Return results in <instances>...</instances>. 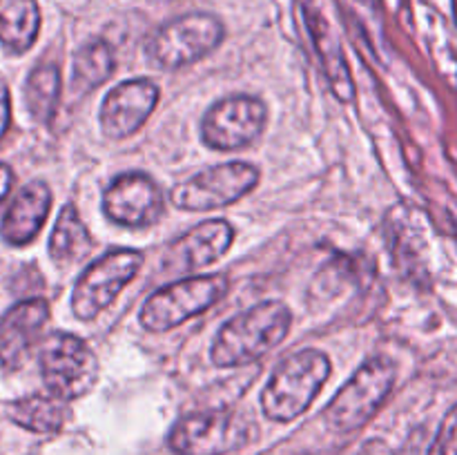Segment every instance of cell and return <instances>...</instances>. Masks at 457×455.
<instances>
[{
	"label": "cell",
	"instance_id": "6da1fadb",
	"mask_svg": "<svg viewBox=\"0 0 457 455\" xmlns=\"http://www.w3.org/2000/svg\"><path fill=\"white\" fill-rule=\"evenodd\" d=\"M293 312L279 299L254 303L221 326L210 348V361L217 368H241L254 364L279 346L290 333Z\"/></svg>",
	"mask_w": 457,
	"mask_h": 455
},
{
	"label": "cell",
	"instance_id": "7a4b0ae2",
	"mask_svg": "<svg viewBox=\"0 0 457 455\" xmlns=\"http://www.w3.org/2000/svg\"><path fill=\"white\" fill-rule=\"evenodd\" d=\"M330 370L333 364L328 355L315 348L284 357L262 391L263 415L272 422H293L315 401L328 382Z\"/></svg>",
	"mask_w": 457,
	"mask_h": 455
},
{
	"label": "cell",
	"instance_id": "3957f363",
	"mask_svg": "<svg viewBox=\"0 0 457 455\" xmlns=\"http://www.w3.org/2000/svg\"><path fill=\"white\" fill-rule=\"evenodd\" d=\"M226 40V25L208 12H190L161 25L145 43V58L156 70L174 71L199 62Z\"/></svg>",
	"mask_w": 457,
	"mask_h": 455
},
{
	"label": "cell",
	"instance_id": "277c9868",
	"mask_svg": "<svg viewBox=\"0 0 457 455\" xmlns=\"http://www.w3.org/2000/svg\"><path fill=\"white\" fill-rule=\"evenodd\" d=\"M395 375V364L388 357L366 360L326 406L324 419L330 431L353 433L366 426L391 395Z\"/></svg>",
	"mask_w": 457,
	"mask_h": 455
},
{
	"label": "cell",
	"instance_id": "5b68a950",
	"mask_svg": "<svg viewBox=\"0 0 457 455\" xmlns=\"http://www.w3.org/2000/svg\"><path fill=\"white\" fill-rule=\"evenodd\" d=\"M228 290L230 279L226 275H199L172 281L145 299L138 321L147 333H168L221 302Z\"/></svg>",
	"mask_w": 457,
	"mask_h": 455
},
{
	"label": "cell",
	"instance_id": "8992f818",
	"mask_svg": "<svg viewBox=\"0 0 457 455\" xmlns=\"http://www.w3.org/2000/svg\"><path fill=\"white\" fill-rule=\"evenodd\" d=\"M143 254L132 248H116L89 263L71 290V312L76 319L92 321L116 302L129 281L138 275Z\"/></svg>",
	"mask_w": 457,
	"mask_h": 455
},
{
	"label": "cell",
	"instance_id": "52a82bcc",
	"mask_svg": "<svg viewBox=\"0 0 457 455\" xmlns=\"http://www.w3.org/2000/svg\"><path fill=\"white\" fill-rule=\"evenodd\" d=\"M257 165L245 161H230L205 168L177 183L170 192V201L186 212H205L237 203L259 186Z\"/></svg>",
	"mask_w": 457,
	"mask_h": 455
},
{
	"label": "cell",
	"instance_id": "ba28073f",
	"mask_svg": "<svg viewBox=\"0 0 457 455\" xmlns=\"http://www.w3.org/2000/svg\"><path fill=\"white\" fill-rule=\"evenodd\" d=\"M40 375L52 395L79 400L96 384L98 360L83 339L58 330L40 343Z\"/></svg>",
	"mask_w": 457,
	"mask_h": 455
},
{
	"label": "cell",
	"instance_id": "9c48e42d",
	"mask_svg": "<svg viewBox=\"0 0 457 455\" xmlns=\"http://www.w3.org/2000/svg\"><path fill=\"white\" fill-rule=\"evenodd\" d=\"M250 440V422L235 410H204L179 419L168 435L177 455H228Z\"/></svg>",
	"mask_w": 457,
	"mask_h": 455
},
{
	"label": "cell",
	"instance_id": "30bf717a",
	"mask_svg": "<svg viewBox=\"0 0 457 455\" xmlns=\"http://www.w3.org/2000/svg\"><path fill=\"white\" fill-rule=\"evenodd\" d=\"M266 103L248 94H232L208 107L201 119V138L217 152H235L257 141L266 129Z\"/></svg>",
	"mask_w": 457,
	"mask_h": 455
},
{
	"label": "cell",
	"instance_id": "8fae6325",
	"mask_svg": "<svg viewBox=\"0 0 457 455\" xmlns=\"http://www.w3.org/2000/svg\"><path fill=\"white\" fill-rule=\"evenodd\" d=\"M163 192L145 172H125L107 186L103 212L123 228H152L163 217Z\"/></svg>",
	"mask_w": 457,
	"mask_h": 455
},
{
	"label": "cell",
	"instance_id": "7c38bea8",
	"mask_svg": "<svg viewBox=\"0 0 457 455\" xmlns=\"http://www.w3.org/2000/svg\"><path fill=\"white\" fill-rule=\"evenodd\" d=\"M159 96V85L152 79H129L114 85L98 110L103 136L123 141L137 134L154 112Z\"/></svg>",
	"mask_w": 457,
	"mask_h": 455
},
{
	"label": "cell",
	"instance_id": "4fadbf2b",
	"mask_svg": "<svg viewBox=\"0 0 457 455\" xmlns=\"http://www.w3.org/2000/svg\"><path fill=\"white\" fill-rule=\"evenodd\" d=\"M299 7H302L303 25H306L308 36H311V43L315 47L321 71H324L326 80H328L330 92L335 94V98H339V101L348 105V103L355 101L357 92L337 31L333 29L324 12L317 7V0H299Z\"/></svg>",
	"mask_w": 457,
	"mask_h": 455
},
{
	"label": "cell",
	"instance_id": "5bb4252c",
	"mask_svg": "<svg viewBox=\"0 0 457 455\" xmlns=\"http://www.w3.org/2000/svg\"><path fill=\"white\" fill-rule=\"evenodd\" d=\"M235 241V228L226 219H210L199 223L170 245L163 263L168 270L190 272L219 261Z\"/></svg>",
	"mask_w": 457,
	"mask_h": 455
},
{
	"label": "cell",
	"instance_id": "9a60e30c",
	"mask_svg": "<svg viewBox=\"0 0 457 455\" xmlns=\"http://www.w3.org/2000/svg\"><path fill=\"white\" fill-rule=\"evenodd\" d=\"M47 319L49 303L40 297L25 299L9 308L0 321V364L4 370H18L25 364Z\"/></svg>",
	"mask_w": 457,
	"mask_h": 455
},
{
	"label": "cell",
	"instance_id": "2e32d148",
	"mask_svg": "<svg viewBox=\"0 0 457 455\" xmlns=\"http://www.w3.org/2000/svg\"><path fill=\"white\" fill-rule=\"evenodd\" d=\"M49 208H52V192H49L47 183H27L4 214L3 230H0L3 239L18 248L31 244L47 221Z\"/></svg>",
	"mask_w": 457,
	"mask_h": 455
},
{
	"label": "cell",
	"instance_id": "e0dca14e",
	"mask_svg": "<svg viewBox=\"0 0 457 455\" xmlns=\"http://www.w3.org/2000/svg\"><path fill=\"white\" fill-rule=\"evenodd\" d=\"M40 31L36 0H0V45L9 54L29 52Z\"/></svg>",
	"mask_w": 457,
	"mask_h": 455
},
{
	"label": "cell",
	"instance_id": "ac0fdd59",
	"mask_svg": "<svg viewBox=\"0 0 457 455\" xmlns=\"http://www.w3.org/2000/svg\"><path fill=\"white\" fill-rule=\"evenodd\" d=\"M89 250H92V236L76 205L67 203L54 223L52 236H49V257L58 266H74L87 257Z\"/></svg>",
	"mask_w": 457,
	"mask_h": 455
},
{
	"label": "cell",
	"instance_id": "d6986e66",
	"mask_svg": "<svg viewBox=\"0 0 457 455\" xmlns=\"http://www.w3.org/2000/svg\"><path fill=\"white\" fill-rule=\"evenodd\" d=\"M7 415L18 426L34 433H56L61 431L67 419L65 400L56 395H27L22 400L12 401L7 406Z\"/></svg>",
	"mask_w": 457,
	"mask_h": 455
},
{
	"label": "cell",
	"instance_id": "ffe728a7",
	"mask_svg": "<svg viewBox=\"0 0 457 455\" xmlns=\"http://www.w3.org/2000/svg\"><path fill=\"white\" fill-rule=\"evenodd\" d=\"M114 49L107 40H89L74 54L71 67V87L76 94H89L105 83L114 71Z\"/></svg>",
	"mask_w": 457,
	"mask_h": 455
},
{
	"label": "cell",
	"instance_id": "44dd1931",
	"mask_svg": "<svg viewBox=\"0 0 457 455\" xmlns=\"http://www.w3.org/2000/svg\"><path fill=\"white\" fill-rule=\"evenodd\" d=\"M25 96L27 112L34 116L38 123H49L56 114L58 101H61V70L54 62L34 67L25 80Z\"/></svg>",
	"mask_w": 457,
	"mask_h": 455
},
{
	"label": "cell",
	"instance_id": "7402d4cb",
	"mask_svg": "<svg viewBox=\"0 0 457 455\" xmlns=\"http://www.w3.org/2000/svg\"><path fill=\"white\" fill-rule=\"evenodd\" d=\"M428 455H457V404L442 419Z\"/></svg>",
	"mask_w": 457,
	"mask_h": 455
},
{
	"label": "cell",
	"instance_id": "603a6c76",
	"mask_svg": "<svg viewBox=\"0 0 457 455\" xmlns=\"http://www.w3.org/2000/svg\"><path fill=\"white\" fill-rule=\"evenodd\" d=\"M12 119V103H9V89L0 85V138L4 136Z\"/></svg>",
	"mask_w": 457,
	"mask_h": 455
},
{
	"label": "cell",
	"instance_id": "cb8c5ba5",
	"mask_svg": "<svg viewBox=\"0 0 457 455\" xmlns=\"http://www.w3.org/2000/svg\"><path fill=\"white\" fill-rule=\"evenodd\" d=\"M13 186V172L9 165L0 163V203H3L4 199H7L9 190H12Z\"/></svg>",
	"mask_w": 457,
	"mask_h": 455
},
{
	"label": "cell",
	"instance_id": "d4e9b609",
	"mask_svg": "<svg viewBox=\"0 0 457 455\" xmlns=\"http://www.w3.org/2000/svg\"><path fill=\"white\" fill-rule=\"evenodd\" d=\"M357 3H364V4H370V3H373V0H357Z\"/></svg>",
	"mask_w": 457,
	"mask_h": 455
}]
</instances>
